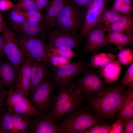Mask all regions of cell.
I'll list each match as a JSON object with an SVG mask.
<instances>
[{
    "label": "cell",
    "mask_w": 133,
    "mask_h": 133,
    "mask_svg": "<svg viewBox=\"0 0 133 133\" xmlns=\"http://www.w3.org/2000/svg\"><path fill=\"white\" fill-rule=\"evenodd\" d=\"M120 84L109 86L88 101L89 109L101 120L112 122L117 115L126 91Z\"/></svg>",
    "instance_id": "6da1fadb"
},
{
    "label": "cell",
    "mask_w": 133,
    "mask_h": 133,
    "mask_svg": "<svg viewBox=\"0 0 133 133\" xmlns=\"http://www.w3.org/2000/svg\"><path fill=\"white\" fill-rule=\"evenodd\" d=\"M56 89L54 104L50 112L46 115L54 123L70 112L81 108L83 104V98L74 82L61 85Z\"/></svg>",
    "instance_id": "7a4b0ae2"
},
{
    "label": "cell",
    "mask_w": 133,
    "mask_h": 133,
    "mask_svg": "<svg viewBox=\"0 0 133 133\" xmlns=\"http://www.w3.org/2000/svg\"><path fill=\"white\" fill-rule=\"evenodd\" d=\"M59 121L55 123L61 133H80L101 122V119L89 109L81 108L70 112Z\"/></svg>",
    "instance_id": "3957f363"
},
{
    "label": "cell",
    "mask_w": 133,
    "mask_h": 133,
    "mask_svg": "<svg viewBox=\"0 0 133 133\" xmlns=\"http://www.w3.org/2000/svg\"><path fill=\"white\" fill-rule=\"evenodd\" d=\"M53 87L49 74L29 94L28 98L32 105L43 116L50 112L56 101Z\"/></svg>",
    "instance_id": "277c9868"
},
{
    "label": "cell",
    "mask_w": 133,
    "mask_h": 133,
    "mask_svg": "<svg viewBox=\"0 0 133 133\" xmlns=\"http://www.w3.org/2000/svg\"><path fill=\"white\" fill-rule=\"evenodd\" d=\"M85 16L81 9L68 1L57 18L54 27L78 35V32L82 29Z\"/></svg>",
    "instance_id": "5b68a950"
},
{
    "label": "cell",
    "mask_w": 133,
    "mask_h": 133,
    "mask_svg": "<svg viewBox=\"0 0 133 133\" xmlns=\"http://www.w3.org/2000/svg\"><path fill=\"white\" fill-rule=\"evenodd\" d=\"M83 99L89 101L99 95L109 86L98 72L88 68L76 82Z\"/></svg>",
    "instance_id": "8992f818"
},
{
    "label": "cell",
    "mask_w": 133,
    "mask_h": 133,
    "mask_svg": "<svg viewBox=\"0 0 133 133\" xmlns=\"http://www.w3.org/2000/svg\"><path fill=\"white\" fill-rule=\"evenodd\" d=\"M15 35L19 46L26 58L46 64L49 49L43 38L27 37L15 34Z\"/></svg>",
    "instance_id": "52a82bcc"
},
{
    "label": "cell",
    "mask_w": 133,
    "mask_h": 133,
    "mask_svg": "<svg viewBox=\"0 0 133 133\" xmlns=\"http://www.w3.org/2000/svg\"><path fill=\"white\" fill-rule=\"evenodd\" d=\"M5 104L11 113L28 117L43 116L33 107L27 96L13 88L7 91Z\"/></svg>",
    "instance_id": "ba28073f"
},
{
    "label": "cell",
    "mask_w": 133,
    "mask_h": 133,
    "mask_svg": "<svg viewBox=\"0 0 133 133\" xmlns=\"http://www.w3.org/2000/svg\"><path fill=\"white\" fill-rule=\"evenodd\" d=\"M88 64L79 61L52 70L50 76L53 86L57 88L61 85L74 82L77 76L89 67Z\"/></svg>",
    "instance_id": "9c48e42d"
},
{
    "label": "cell",
    "mask_w": 133,
    "mask_h": 133,
    "mask_svg": "<svg viewBox=\"0 0 133 133\" xmlns=\"http://www.w3.org/2000/svg\"><path fill=\"white\" fill-rule=\"evenodd\" d=\"M3 35L5 54L17 72L26 58L19 46L15 34L6 26L3 31Z\"/></svg>",
    "instance_id": "30bf717a"
},
{
    "label": "cell",
    "mask_w": 133,
    "mask_h": 133,
    "mask_svg": "<svg viewBox=\"0 0 133 133\" xmlns=\"http://www.w3.org/2000/svg\"><path fill=\"white\" fill-rule=\"evenodd\" d=\"M107 0H93L86 10L79 37L86 40L90 32L97 23L106 5Z\"/></svg>",
    "instance_id": "8fae6325"
},
{
    "label": "cell",
    "mask_w": 133,
    "mask_h": 133,
    "mask_svg": "<svg viewBox=\"0 0 133 133\" xmlns=\"http://www.w3.org/2000/svg\"><path fill=\"white\" fill-rule=\"evenodd\" d=\"M81 40L78 35L56 28L49 33L47 44L48 47L72 50L79 46Z\"/></svg>",
    "instance_id": "7c38bea8"
},
{
    "label": "cell",
    "mask_w": 133,
    "mask_h": 133,
    "mask_svg": "<svg viewBox=\"0 0 133 133\" xmlns=\"http://www.w3.org/2000/svg\"><path fill=\"white\" fill-rule=\"evenodd\" d=\"M107 30L106 26L97 24L87 37L82 51V56L89 53H92L93 55L96 54L101 49L107 47L105 40V33Z\"/></svg>",
    "instance_id": "4fadbf2b"
},
{
    "label": "cell",
    "mask_w": 133,
    "mask_h": 133,
    "mask_svg": "<svg viewBox=\"0 0 133 133\" xmlns=\"http://www.w3.org/2000/svg\"><path fill=\"white\" fill-rule=\"evenodd\" d=\"M32 60L26 58L17 71L14 89L28 98L30 89V70Z\"/></svg>",
    "instance_id": "5bb4252c"
},
{
    "label": "cell",
    "mask_w": 133,
    "mask_h": 133,
    "mask_svg": "<svg viewBox=\"0 0 133 133\" xmlns=\"http://www.w3.org/2000/svg\"><path fill=\"white\" fill-rule=\"evenodd\" d=\"M30 133H61V130L46 115H34L31 117Z\"/></svg>",
    "instance_id": "9a60e30c"
},
{
    "label": "cell",
    "mask_w": 133,
    "mask_h": 133,
    "mask_svg": "<svg viewBox=\"0 0 133 133\" xmlns=\"http://www.w3.org/2000/svg\"><path fill=\"white\" fill-rule=\"evenodd\" d=\"M50 72L49 67L44 63L32 60L30 70V93L33 91Z\"/></svg>",
    "instance_id": "2e32d148"
},
{
    "label": "cell",
    "mask_w": 133,
    "mask_h": 133,
    "mask_svg": "<svg viewBox=\"0 0 133 133\" xmlns=\"http://www.w3.org/2000/svg\"><path fill=\"white\" fill-rule=\"evenodd\" d=\"M122 68V65L117 59H115L98 69V72L103 78L107 85L118 83V80Z\"/></svg>",
    "instance_id": "e0dca14e"
},
{
    "label": "cell",
    "mask_w": 133,
    "mask_h": 133,
    "mask_svg": "<svg viewBox=\"0 0 133 133\" xmlns=\"http://www.w3.org/2000/svg\"><path fill=\"white\" fill-rule=\"evenodd\" d=\"M68 1V0L50 1L45 8L43 21L50 28L54 27L57 18Z\"/></svg>",
    "instance_id": "ac0fdd59"
},
{
    "label": "cell",
    "mask_w": 133,
    "mask_h": 133,
    "mask_svg": "<svg viewBox=\"0 0 133 133\" xmlns=\"http://www.w3.org/2000/svg\"><path fill=\"white\" fill-rule=\"evenodd\" d=\"M105 42L106 46L109 44L115 45L119 50L133 45V35L113 31H108L106 35Z\"/></svg>",
    "instance_id": "d6986e66"
},
{
    "label": "cell",
    "mask_w": 133,
    "mask_h": 133,
    "mask_svg": "<svg viewBox=\"0 0 133 133\" xmlns=\"http://www.w3.org/2000/svg\"><path fill=\"white\" fill-rule=\"evenodd\" d=\"M47 26L43 21L37 23L26 20L20 26L16 34L27 37H40L46 32Z\"/></svg>",
    "instance_id": "ffe728a7"
},
{
    "label": "cell",
    "mask_w": 133,
    "mask_h": 133,
    "mask_svg": "<svg viewBox=\"0 0 133 133\" xmlns=\"http://www.w3.org/2000/svg\"><path fill=\"white\" fill-rule=\"evenodd\" d=\"M17 71L8 60L0 63V82L5 88H14Z\"/></svg>",
    "instance_id": "44dd1931"
},
{
    "label": "cell",
    "mask_w": 133,
    "mask_h": 133,
    "mask_svg": "<svg viewBox=\"0 0 133 133\" xmlns=\"http://www.w3.org/2000/svg\"><path fill=\"white\" fill-rule=\"evenodd\" d=\"M116 119L133 118V86H129L126 91Z\"/></svg>",
    "instance_id": "7402d4cb"
},
{
    "label": "cell",
    "mask_w": 133,
    "mask_h": 133,
    "mask_svg": "<svg viewBox=\"0 0 133 133\" xmlns=\"http://www.w3.org/2000/svg\"><path fill=\"white\" fill-rule=\"evenodd\" d=\"M106 27L108 31L119 32L133 35V14L126 16Z\"/></svg>",
    "instance_id": "603a6c76"
},
{
    "label": "cell",
    "mask_w": 133,
    "mask_h": 133,
    "mask_svg": "<svg viewBox=\"0 0 133 133\" xmlns=\"http://www.w3.org/2000/svg\"><path fill=\"white\" fill-rule=\"evenodd\" d=\"M13 123V133H30L32 124L31 117L11 113Z\"/></svg>",
    "instance_id": "cb8c5ba5"
},
{
    "label": "cell",
    "mask_w": 133,
    "mask_h": 133,
    "mask_svg": "<svg viewBox=\"0 0 133 133\" xmlns=\"http://www.w3.org/2000/svg\"><path fill=\"white\" fill-rule=\"evenodd\" d=\"M116 55L106 53H97L93 55L89 58V66L99 69L116 58Z\"/></svg>",
    "instance_id": "d4e9b609"
},
{
    "label": "cell",
    "mask_w": 133,
    "mask_h": 133,
    "mask_svg": "<svg viewBox=\"0 0 133 133\" xmlns=\"http://www.w3.org/2000/svg\"><path fill=\"white\" fill-rule=\"evenodd\" d=\"M7 18L11 27L17 33L20 26L26 20L23 11L16 7L10 10Z\"/></svg>",
    "instance_id": "484cf974"
},
{
    "label": "cell",
    "mask_w": 133,
    "mask_h": 133,
    "mask_svg": "<svg viewBox=\"0 0 133 133\" xmlns=\"http://www.w3.org/2000/svg\"><path fill=\"white\" fill-rule=\"evenodd\" d=\"M0 131L1 133H13L14 126L12 115L8 110L0 109Z\"/></svg>",
    "instance_id": "4316f807"
},
{
    "label": "cell",
    "mask_w": 133,
    "mask_h": 133,
    "mask_svg": "<svg viewBox=\"0 0 133 133\" xmlns=\"http://www.w3.org/2000/svg\"><path fill=\"white\" fill-rule=\"evenodd\" d=\"M126 15L105 7L97 23L106 27Z\"/></svg>",
    "instance_id": "83f0119b"
},
{
    "label": "cell",
    "mask_w": 133,
    "mask_h": 133,
    "mask_svg": "<svg viewBox=\"0 0 133 133\" xmlns=\"http://www.w3.org/2000/svg\"><path fill=\"white\" fill-rule=\"evenodd\" d=\"M110 9L126 15L132 14L133 8L131 0H114Z\"/></svg>",
    "instance_id": "f1b7e54d"
},
{
    "label": "cell",
    "mask_w": 133,
    "mask_h": 133,
    "mask_svg": "<svg viewBox=\"0 0 133 133\" xmlns=\"http://www.w3.org/2000/svg\"><path fill=\"white\" fill-rule=\"evenodd\" d=\"M72 63L71 59L55 55L49 52L46 64L49 67L50 71L56 68Z\"/></svg>",
    "instance_id": "f546056e"
},
{
    "label": "cell",
    "mask_w": 133,
    "mask_h": 133,
    "mask_svg": "<svg viewBox=\"0 0 133 133\" xmlns=\"http://www.w3.org/2000/svg\"><path fill=\"white\" fill-rule=\"evenodd\" d=\"M116 55L117 60L122 65L128 66L133 63V51L130 47L119 50Z\"/></svg>",
    "instance_id": "4dcf8cb0"
},
{
    "label": "cell",
    "mask_w": 133,
    "mask_h": 133,
    "mask_svg": "<svg viewBox=\"0 0 133 133\" xmlns=\"http://www.w3.org/2000/svg\"><path fill=\"white\" fill-rule=\"evenodd\" d=\"M48 48L49 52L50 53L66 58L71 59L79 56L72 49H63L54 47H50Z\"/></svg>",
    "instance_id": "1f68e13d"
},
{
    "label": "cell",
    "mask_w": 133,
    "mask_h": 133,
    "mask_svg": "<svg viewBox=\"0 0 133 133\" xmlns=\"http://www.w3.org/2000/svg\"><path fill=\"white\" fill-rule=\"evenodd\" d=\"M111 126L108 123L101 122L95 124L80 133H107L110 129Z\"/></svg>",
    "instance_id": "d6a6232c"
},
{
    "label": "cell",
    "mask_w": 133,
    "mask_h": 133,
    "mask_svg": "<svg viewBox=\"0 0 133 133\" xmlns=\"http://www.w3.org/2000/svg\"><path fill=\"white\" fill-rule=\"evenodd\" d=\"M119 83L123 87L133 86V63L126 71L123 78Z\"/></svg>",
    "instance_id": "836d02e7"
},
{
    "label": "cell",
    "mask_w": 133,
    "mask_h": 133,
    "mask_svg": "<svg viewBox=\"0 0 133 133\" xmlns=\"http://www.w3.org/2000/svg\"><path fill=\"white\" fill-rule=\"evenodd\" d=\"M15 7H17L23 11H39L33 0H18Z\"/></svg>",
    "instance_id": "e575fe53"
},
{
    "label": "cell",
    "mask_w": 133,
    "mask_h": 133,
    "mask_svg": "<svg viewBox=\"0 0 133 133\" xmlns=\"http://www.w3.org/2000/svg\"><path fill=\"white\" fill-rule=\"evenodd\" d=\"M26 20L30 21L40 23L44 20V18L39 11H23Z\"/></svg>",
    "instance_id": "d590c367"
},
{
    "label": "cell",
    "mask_w": 133,
    "mask_h": 133,
    "mask_svg": "<svg viewBox=\"0 0 133 133\" xmlns=\"http://www.w3.org/2000/svg\"><path fill=\"white\" fill-rule=\"evenodd\" d=\"M124 125L122 119H116L111 126L108 133H124Z\"/></svg>",
    "instance_id": "8d00e7d4"
},
{
    "label": "cell",
    "mask_w": 133,
    "mask_h": 133,
    "mask_svg": "<svg viewBox=\"0 0 133 133\" xmlns=\"http://www.w3.org/2000/svg\"><path fill=\"white\" fill-rule=\"evenodd\" d=\"M93 0H69L76 7L87 10Z\"/></svg>",
    "instance_id": "74e56055"
},
{
    "label": "cell",
    "mask_w": 133,
    "mask_h": 133,
    "mask_svg": "<svg viewBox=\"0 0 133 133\" xmlns=\"http://www.w3.org/2000/svg\"><path fill=\"white\" fill-rule=\"evenodd\" d=\"M121 119L124 125V133H133V118H127Z\"/></svg>",
    "instance_id": "f35d334b"
},
{
    "label": "cell",
    "mask_w": 133,
    "mask_h": 133,
    "mask_svg": "<svg viewBox=\"0 0 133 133\" xmlns=\"http://www.w3.org/2000/svg\"><path fill=\"white\" fill-rule=\"evenodd\" d=\"M15 5L10 0H0V11L10 10L15 7Z\"/></svg>",
    "instance_id": "ab89813d"
},
{
    "label": "cell",
    "mask_w": 133,
    "mask_h": 133,
    "mask_svg": "<svg viewBox=\"0 0 133 133\" xmlns=\"http://www.w3.org/2000/svg\"><path fill=\"white\" fill-rule=\"evenodd\" d=\"M7 93V91L0 82V109L3 108L5 104V100Z\"/></svg>",
    "instance_id": "60d3db41"
},
{
    "label": "cell",
    "mask_w": 133,
    "mask_h": 133,
    "mask_svg": "<svg viewBox=\"0 0 133 133\" xmlns=\"http://www.w3.org/2000/svg\"><path fill=\"white\" fill-rule=\"evenodd\" d=\"M38 10L40 12L45 9L48 3L49 0H33Z\"/></svg>",
    "instance_id": "b9f144b4"
},
{
    "label": "cell",
    "mask_w": 133,
    "mask_h": 133,
    "mask_svg": "<svg viewBox=\"0 0 133 133\" xmlns=\"http://www.w3.org/2000/svg\"><path fill=\"white\" fill-rule=\"evenodd\" d=\"M3 44L4 38L2 34L0 35V60L5 55L3 49Z\"/></svg>",
    "instance_id": "7bdbcfd3"
},
{
    "label": "cell",
    "mask_w": 133,
    "mask_h": 133,
    "mask_svg": "<svg viewBox=\"0 0 133 133\" xmlns=\"http://www.w3.org/2000/svg\"><path fill=\"white\" fill-rule=\"evenodd\" d=\"M6 26L0 15V33L3 31Z\"/></svg>",
    "instance_id": "ee69618b"
},
{
    "label": "cell",
    "mask_w": 133,
    "mask_h": 133,
    "mask_svg": "<svg viewBox=\"0 0 133 133\" xmlns=\"http://www.w3.org/2000/svg\"><path fill=\"white\" fill-rule=\"evenodd\" d=\"M113 0H107L106 5H108L110 2Z\"/></svg>",
    "instance_id": "f6af8a7d"
},
{
    "label": "cell",
    "mask_w": 133,
    "mask_h": 133,
    "mask_svg": "<svg viewBox=\"0 0 133 133\" xmlns=\"http://www.w3.org/2000/svg\"><path fill=\"white\" fill-rule=\"evenodd\" d=\"M0 115H1V111H0Z\"/></svg>",
    "instance_id": "bcb514c9"
},
{
    "label": "cell",
    "mask_w": 133,
    "mask_h": 133,
    "mask_svg": "<svg viewBox=\"0 0 133 133\" xmlns=\"http://www.w3.org/2000/svg\"><path fill=\"white\" fill-rule=\"evenodd\" d=\"M0 133H1V131H0Z\"/></svg>",
    "instance_id": "7dc6e473"
}]
</instances>
